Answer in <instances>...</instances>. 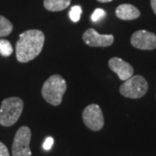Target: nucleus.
<instances>
[{
    "instance_id": "obj_14",
    "label": "nucleus",
    "mask_w": 156,
    "mask_h": 156,
    "mask_svg": "<svg viewBox=\"0 0 156 156\" xmlns=\"http://www.w3.org/2000/svg\"><path fill=\"white\" fill-rule=\"evenodd\" d=\"M82 7L80 5H75L73 6L72 8L70 9L69 11V17L71 19V21H73L74 23L78 22L81 18V15H82Z\"/></svg>"
},
{
    "instance_id": "obj_16",
    "label": "nucleus",
    "mask_w": 156,
    "mask_h": 156,
    "mask_svg": "<svg viewBox=\"0 0 156 156\" xmlns=\"http://www.w3.org/2000/svg\"><path fill=\"white\" fill-rule=\"evenodd\" d=\"M54 143V139L52 137H47L46 140H44V149L45 150H50V148L52 147Z\"/></svg>"
},
{
    "instance_id": "obj_12",
    "label": "nucleus",
    "mask_w": 156,
    "mask_h": 156,
    "mask_svg": "<svg viewBox=\"0 0 156 156\" xmlns=\"http://www.w3.org/2000/svg\"><path fill=\"white\" fill-rule=\"evenodd\" d=\"M13 30V24L5 17L0 15V37L9 36Z\"/></svg>"
},
{
    "instance_id": "obj_5",
    "label": "nucleus",
    "mask_w": 156,
    "mask_h": 156,
    "mask_svg": "<svg viewBox=\"0 0 156 156\" xmlns=\"http://www.w3.org/2000/svg\"><path fill=\"white\" fill-rule=\"evenodd\" d=\"M31 139V131L27 126L18 128L15 134L12 144V156H31L30 142Z\"/></svg>"
},
{
    "instance_id": "obj_18",
    "label": "nucleus",
    "mask_w": 156,
    "mask_h": 156,
    "mask_svg": "<svg viewBox=\"0 0 156 156\" xmlns=\"http://www.w3.org/2000/svg\"><path fill=\"white\" fill-rule=\"evenodd\" d=\"M151 7L156 15V0H151Z\"/></svg>"
},
{
    "instance_id": "obj_10",
    "label": "nucleus",
    "mask_w": 156,
    "mask_h": 156,
    "mask_svg": "<svg viewBox=\"0 0 156 156\" xmlns=\"http://www.w3.org/2000/svg\"><path fill=\"white\" fill-rule=\"evenodd\" d=\"M115 15L122 20H134L140 16V12L135 6L129 4H123L117 7Z\"/></svg>"
},
{
    "instance_id": "obj_15",
    "label": "nucleus",
    "mask_w": 156,
    "mask_h": 156,
    "mask_svg": "<svg viewBox=\"0 0 156 156\" xmlns=\"http://www.w3.org/2000/svg\"><path fill=\"white\" fill-rule=\"evenodd\" d=\"M106 12L104 10H102V9H101V8H97L95 11H94V13L92 14V17H91V19H92V21H94V22H98L99 20L101 19H102L103 17H106Z\"/></svg>"
},
{
    "instance_id": "obj_7",
    "label": "nucleus",
    "mask_w": 156,
    "mask_h": 156,
    "mask_svg": "<svg viewBox=\"0 0 156 156\" xmlns=\"http://www.w3.org/2000/svg\"><path fill=\"white\" fill-rule=\"evenodd\" d=\"M131 44L134 48L143 50H152L156 49V35L145 30L135 31L130 39Z\"/></svg>"
},
{
    "instance_id": "obj_19",
    "label": "nucleus",
    "mask_w": 156,
    "mask_h": 156,
    "mask_svg": "<svg viewBox=\"0 0 156 156\" xmlns=\"http://www.w3.org/2000/svg\"><path fill=\"white\" fill-rule=\"evenodd\" d=\"M97 1L100 3H108V2H111L113 0H97Z\"/></svg>"
},
{
    "instance_id": "obj_8",
    "label": "nucleus",
    "mask_w": 156,
    "mask_h": 156,
    "mask_svg": "<svg viewBox=\"0 0 156 156\" xmlns=\"http://www.w3.org/2000/svg\"><path fill=\"white\" fill-rule=\"evenodd\" d=\"M84 44L89 47H108L113 44L115 37L109 35H101L95 29H88L83 35Z\"/></svg>"
},
{
    "instance_id": "obj_2",
    "label": "nucleus",
    "mask_w": 156,
    "mask_h": 156,
    "mask_svg": "<svg viewBox=\"0 0 156 156\" xmlns=\"http://www.w3.org/2000/svg\"><path fill=\"white\" fill-rule=\"evenodd\" d=\"M67 90V83L60 75H52L44 82L42 87V95L48 103L59 106Z\"/></svg>"
},
{
    "instance_id": "obj_13",
    "label": "nucleus",
    "mask_w": 156,
    "mask_h": 156,
    "mask_svg": "<svg viewBox=\"0 0 156 156\" xmlns=\"http://www.w3.org/2000/svg\"><path fill=\"white\" fill-rule=\"evenodd\" d=\"M13 48L11 44L6 39H0V54L1 56L8 57L12 54Z\"/></svg>"
},
{
    "instance_id": "obj_9",
    "label": "nucleus",
    "mask_w": 156,
    "mask_h": 156,
    "mask_svg": "<svg viewBox=\"0 0 156 156\" xmlns=\"http://www.w3.org/2000/svg\"><path fill=\"white\" fill-rule=\"evenodd\" d=\"M108 67L113 72L116 73L120 80L126 81L128 78L133 76L134 69L133 67L122 58L119 57H112L108 61Z\"/></svg>"
},
{
    "instance_id": "obj_4",
    "label": "nucleus",
    "mask_w": 156,
    "mask_h": 156,
    "mask_svg": "<svg viewBox=\"0 0 156 156\" xmlns=\"http://www.w3.org/2000/svg\"><path fill=\"white\" fill-rule=\"evenodd\" d=\"M148 83L145 78L141 76H133L124 81L120 86V93L124 97L137 99L147 94Z\"/></svg>"
},
{
    "instance_id": "obj_17",
    "label": "nucleus",
    "mask_w": 156,
    "mask_h": 156,
    "mask_svg": "<svg viewBox=\"0 0 156 156\" xmlns=\"http://www.w3.org/2000/svg\"><path fill=\"white\" fill-rule=\"evenodd\" d=\"M0 156H10L7 147L1 141H0Z\"/></svg>"
},
{
    "instance_id": "obj_6",
    "label": "nucleus",
    "mask_w": 156,
    "mask_h": 156,
    "mask_svg": "<svg viewBox=\"0 0 156 156\" xmlns=\"http://www.w3.org/2000/svg\"><path fill=\"white\" fill-rule=\"evenodd\" d=\"M83 121L85 126L92 131H99L104 126V117L97 104H90L83 109Z\"/></svg>"
},
{
    "instance_id": "obj_11",
    "label": "nucleus",
    "mask_w": 156,
    "mask_h": 156,
    "mask_svg": "<svg viewBox=\"0 0 156 156\" xmlns=\"http://www.w3.org/2000/svg\"><path fill=\"white\" fill-rule=\"evenodd\" d=\"M71 0H44V6L50 11H62L68 8Z\"/></svg>"
},
{
    "instance_id": "obj_1",
    "label": "nucleus",
    "mask_w": 156,
    "mask_h": 156,
    "mask_svg": "<svg viewBox=\"0 0 156 156\" xmlns=\"http://www.w3.org/2000/svg\"><path fill=\"white\" fill-rule=\"evenodd\" d=\"M45 37L39 30H28L20 34L16 44V56L19 62L34 60L42 52Z\"/></svg>"
},
{
    "instance_id": "obj_3",
    "label": "nucleus",
    "mask_w": 156,
    "mask_h": 156,
    "mask_svg": "<svg viewBox=\"0 0 156 156\" xmlns=\"http://www.w3.org/2000/svg\"><path fill=\"white\" fill-rule=\"evenodd\" d=\"M23 110V101L19 97H9L2 101L0 107V124L11 127L20 118Z\"/></svg>"
}]
</instances>
